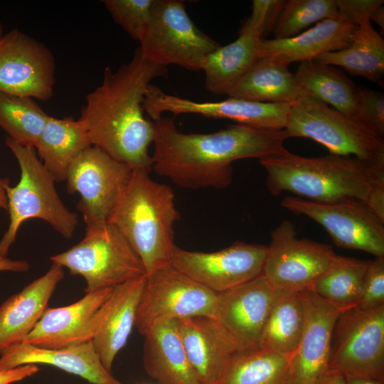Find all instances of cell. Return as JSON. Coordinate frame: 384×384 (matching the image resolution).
<instances>
[{"instance_id": "4", "label": "cell", "mask_w": 384, "mask_h": 384, "mask_svg": "<svg viewBox=\"0 0 384 384\" xmlns=\"http://www.w3.org/2000/svg\"><path fill=\"white\" fill-rule=\"evenodd\" d=\"M179 219L173 189L154 181L149 171L133 170L107 223L123 235L149 275L171 266Z\"/></svg>"}, {"instance_id": "9", "label": "cell", "mask_w": 384, "mask_h": 384, "mask_svg": "<svg viewBox=\"0 0 384 384\" xmlns=\"http://www.w3.org/2000/svg\"><path fill=\"white\" fill-rule=\"evenodd\" d=\"M329 370L384 380V305L341 311L332 333Z\"/></svg>"}, {"instance_id": "7", "label": "cell", "mask_w": 384, "mask_h": 384, "mask_svg": "<svg viewBox=\"0 0 384 384\" xmlns=\"http://www.w3.org/2000/svg\"><path fill=\"white\" fill-rule=\"evenodd\" d=\"M50 260L82 276L85 292L113 288L146 274L143 264L123 235L112 225L86 230L84 238Z\"/></svg>"}, {"instance_id": "40", "label": "cell", "mask_w": 384, "mask_h": 384, "mask_svg": "<svg viewBox=\"0 0 384 384\" xmlns=\"http://www.w3.org/2000/svg\"><path fill=\"white\" fill-rule=\"evenodd\" d=\"M338 12L356 25L370 21L373 13L383 4V0H335Z\"/></svg>"}, {"instance_id": "23", "label": "cell", "mask_w": 384, "mask_h": 384, "mask_svg": "<svg viewBox=\"0 0 384 384\" xmlns=\"http://www.w3.org/2000/svg\"><path fill=\"white\" fill-rule=\"evenodd\" d=\"M63 277V267L53 264L46 274L1 304L0 353L21 343L33 329Z\"/></svg>"}, {"instance_id": "2", "label": "cell", "mask_w": 384, "mask_h": 384, "mask_svg": "<svg viewBox=\"0 0 384 384\" xmlns=\"http://www.w3.org/2000/svg\"><path fill=\"white\" fill-rule=\"evenodd\" d=\"M167 75L166 67L146 60L139 48L117 70L106 67L102 83L87 95L79 117L91 145L132 170L150 172L155 124L145 117L143 101L152 81Z\"/></svg>"}, {"instance_id": "18", "label": "cell", "mask_w": 384, "mask_h": 384, "mask_svg": "<svg viewBox=\"0 0 384 384\" xmlns=\"http://www.w3.org/2000/svg\"><path fill=\"white\" fill-rule=\"evenodd\" d=\"M299 293L304 324L289 357L286 384H316L329 370L332 333L340 311L310 290Z\"/></svg>"}, {"instance_id": "31", "label": "cell", "mask_w": 384, "mask_h": 384, "mask_svg": "<svg viewBox=\"0 0 384 384\" xmlns=\"http://www.w3.org/2000/svg\"><path fill=\"white\" fill-rule=\"evenodd\" d=\"M314 61L341 66L351 75L381 84L384 75V40L370 21H364L358 25L346 48L323 54Z\"/></svg>"}, {"instance_id": "33", "label": "cell", "mask_w": 384, "mask_h": 384, "mask_svg": "<svg viewBox=\"0 0 384 384\" xmlns=\"http://www.w3.org/2000/svg\"><path fill=\"white\" fill-rule=\"evenodd\" d=\"M289 357L260 348L235 353L215 384H286Z\"/></svg>"}, {"instance_id": "43", "label": "cell", "mask_w": 384, "mask_h": 384, "mask_svg": "<svg viewBox=\"0 0 384 384\" xmlns=\"http://www.w3.org/2000/svg\"><path fill=\"white\" fill-rule=\"evenodd\" d=\"M29 268V264L25 260H12L0 255V272H26Z\"/></svg>"}, {"instance_id": "28", "label": "cell", "mask_w": 384, "mask_h": 384, "mask_svg": "<svg viewBox=\"0 0 384 384\" xmlns=\"http://www.w3.org/2000/svg\"><path fill=\"white\" fill-rule=\"evenodd\" d=\"M262 38L256 31L241 27L235 41L209 54L201 70L205 73L206 90L215 95H224L257 59L258 45Z\"/></svg>"}, {"instance_id": "22", "label": "cell", "mask_w": 384, "mask_h": 384, "mask_svg": "<svg viewBox=\"0 0 384 384\" xmlns=\"http://www.w3.org/2000/svg\"><path fill=\"white\" fill-rule=\"evenodd\" d=\"M357 27L338 12L337 16L319 21L292 38L261 39L257 58H271L288 65L314 60L323 54L346 48Z\"/></svg>"}, {"instance_id": "6", "label": "cell", "mask_w": 384, "mask_h": 384, "mask_svg": "<svg viewBox=\"0 0 384 384\" xmlns=\"http://www.w3.org/2000/svg\"><path fill=\"white\" fill-rule=\"evenodd\" d=\"M288 138L311 139L331 154L353 156L384 169V140L357 121L306 95L291 103Z\"/></svg>"}, {"instance_id": "10", "label": "cell", "mask_w": 384, "mask_h": 384, "mask_svg": "<svg viewBox=\"0 0 384 384\" xmlns=\"http://www.w3.org/2000/svg\"><path fill=\"white\" fill-rule=\"evenodd\" d=\"M133 170L100 148L90 146L82 151L69 167L67 191L78 193V210L86 230L102 227L126 188Z\"/></svg>"}, {"instance_id": "26", "label": "cell", "mask_w": 384, "mask_h": 384, "mask_svg": "<svg viewBox=\"0 0 384 384\" xmlns=\"http://www.w3.org/2000/svg\"><path fill=\"white\" fill-rule=\"evenodd\" d=\"M288 66L271 58H257L224 95L259 102L291 103L302 92Z\"/></svg>"}, {"instance_id": "30", "label": "cell", "mask_w": 384, "mask_h": 384, "mask_svg": "<svg viewBox=\"0 0 384 384\" xmlns=\"http://www.w3.org/2000/svg\"><path fill=\"white\" fill-rule=\"evenodd\" d=\"M294 75L302 95L329 104L357 121V87L343 73L334 66L311 60L301 63Z\"/></svg>"}, {"instance_id": "45", "label": "cell", "mask_w": 384, "mask_h": 384, "mask_svg": "<svg viewBox=\"0 0 384 384\" xmlns=\"http://www.w3.org/2000/svg\"><path fill=\"white\" fill-rule=\"evenodd\" d=\"M346 384H384V380L358 378V377H346Z\"/></svg>"}, {"instance_id": "25", "label": "cell", "mask_w": 384, "mask_h": 384, "mask_svg": "<svg viewBox=\"0 0 384 384\" xmlns=\"http://www.w3.org/2000/svg\"><path fill=\"white\" fill-rule=\"evenodd\" d=\"M144 337L143 363L159 384H201L188 361L176 321L154 325Z\"/></svg>"}, {"instance_id": "17", "label": "cell", "mask_w": 384, "mask_h": 384, "mask_svg": "<svg viewBox=\"0 0 384 384\" xmlns=\"http://www.w3.org/2000/svg\"><path fill=\"white\" fill-rule=\"evenodd\" d=\"M274 292L261 274L218 293L212 319L234 346L236 353L259 348Z\"/></svg>"}, {"instance_id": "37", "label": "cell", "mask_w": 384, "mask_h": 384, "mask_svg": "<svg viewBox=\"0 0 384 384\" xmlns=\"http://www.w3.org/2000/svg\"><path fill=\"white\" fill-rule=\"evenodd\" d=\"M357 121L377 136H384V95L368 87H356Z\"/></svg>"}, {"instance_id": "47", "label": "cell", "mask_w": 384, "mask_h": 384, "mask_svg": "<svg viewBox=\"0 0 384 384\" xmlns=\"http://www.w3.org/2000/svg\"><path fill=\"white\" fill-rule=\"evenodd\" d=\"M9 181L8 178L0 179V208L7 210V198L4 189V185Z\"/></svg>"}, {"instance_id": "41", "label": "cell", "mask_w": 384, "mask_h": 384, "mask_svg": "<svg viewBox=\"0 0 384 384\" xmlns=\"http://www.w3.org/2000/svg\"><path fill=\"white\" fill-rule=\"evenodd\" d=\"M37 365H24L11 369H0V384H11L30 377L38 371Z\"/></svg>"}, {"instance_id": "19", "label": "cell", "mask_w": 384, "mask_h": 384, "mask_svg": "<svg viewBox=\"0 0 384 384\" xmlns=\"http://www.w3.org/2000/svg\"><path fill=\"white\" fill-rule=\"evenodd\" d=\"M107 288L86 294L72 304L48 307L23 343L57 349L91 341L98 311L111 294Z\"/></svg>"}, {"instance_id": "3", "label": "cell", "mask_w": 384, "mask_h": 384, "mask_svg": "<svg viewBox=\"0 0 384 384\" xmlns=\"http://www.w3.org/2000/svg\"><path fill=\"white\" fill-rule=\"evenodd\" d=\"M269 192L289 191L309 201L366 203L373 187L384 183V169L353 156L304 157L288 151L260 159Z\"/></svg>"}, {"instance_id": "1", "label": "cell", "mask_w": 384, "mask_h": 384, "mask_svg": "<svg viewBox=\"0 0 384 384\" xmlns=\"http://www.w3.org/2000/svg\"><path fill=\"white\" fill-rule=\"evenodd\" d=\"M151 169L186 189L225 188L233 179L232 164L287 153L285 129H262L231 124L212 133H184L174 118L154 121Z\"/></svg>"}, {"instance_id": "27", "label": "cell", "mask_w": 384, "mask_h": 384, "mask_svg": "<svg viewBox=\"0 0 384 384\" xmlns=\"http://www.w3.org/2000/svg\"><path fill=\"white\" fill-rule=\"evenodd\" d=\"M90 146L87 132L79 119L50 116L35 149L54 181L61 182L65 181L73 161Z\"/></svg>"}, {"instance_id": "38", "label": "cell", "mask_w": 384, "mask_h": 384, "mask_svg": "<svg viewBox=\"0 0 384 384\" xmlns=\"http://www.w3.org/2000/svg\"><path fill=\"white\" fill-rule=\"evenodd\" d=\"M384 305V257L370 260L356 308L363 311Z\"/></svg>"}, {"instance_id": "16", "label": "cell", "mask_w": 384, "mask_h": 384, "mask_svg": "<svg viewBox=\"0 0 384 384\" xmlns=\"http://www.w3.org/2000/svg\"><path fill=\"white\" fill-rule=\"evenodd\" d=\"M291 103H265L234 97L218 102H197L166 93L151 84L143 101V108L152 121L166 112L174 115L196 114L231 119L262 129L282 130L285 129Z\"/></svg>"}, {"instance_id": "14", "label": "cell", "mask_w": 384, "mask_h": 384, "mask_svg": "<svg viewBox=\"0 0 384 384\" xmlns=\"http://www.w3.org/2000/svg\"><path fill=\"white\" fill-rule=\"evenodd\" d=\"M55 73L54 55L43 43L18 28L0 38V92L47 101Z\"/></svg>"}, {"instance_id": "34", "label": "cell", "mask_w": 384, "mask_h": 384, "mask_svg": "<svg viewBox=\"0 0 384 384\" xmlns=\"http://www.w3.org/2000/svg\"><path fill=\"white\" fill-rule=\"evenodd\" d=\"M49 117L34 99L0 92V127L18 144L35 147Z\"/></svg>"}, {"instance_id": "24", "label": "cell", "mask_w": 384, "mask_h": 384, "mask_svg": "<svg viewBox=\"0 0 384 384\" xmlns=\"http://www.w3.org/2000/svg\"><path fill=\"white\" fill-rule=\"evenodd\" d=\"M188 361L201 384H215L224 366L236 351L209 317L176 321Z\"/></svg>"}, {"instance_id": "44", "label": "cell", "mask_w": 384, "mask_h": 384, "mask_svg": "<svg viewBox=\"0 0 384 384\" xmlns=\"http://www.w3.org/2000/svg\"><path fill=\"white\" fill-rule=\"evenodd\" d=\"M316 384H346L345 377L341 373L329 370Z\"/></svg>"}, {"instance_id": "39", "label": "cell", "mask_w": 384, "mask_h": 384, "mask_svg": "<svg viewBox=\"0 0 384 384\" xmlns=\"http://www.w3.org/2000/svg\"><path fill=\"white\" fill-rule=\"evenodd\" d=\"M284 2V0H253L251 14L242 27L253 30L263 38L272 31Z\"/></svg>"}, {"instance_id": "5", "label": "cell", "mask_w": 384, "mask_h": 384, "mask_svg": "<svg viewBox=\"0 0 384 384\" xmlns=\"http://www.w3.org/2000/svg\"><path fill=\"white\" fill-rule=\"evenodd\" d=\"M5 143L18 161L21 178L14 187L4 185L10 223L0 240V255L6 257L22 223L31 218L48 223L65 238H71L78 216L63 203L55 181L37 156L35 147L23 146L6 137Z\"/></svg>"}, {"instance_id": "35", "label": "cell", "mask_w": 384, "mask_h": 384, "mask_svg": "<svg viewBox=\"0 0 384 384\" xmlns=\"http://www.w3.org/2000/svg\"><path fill=\"white\" fill-rule=\"evenodd\" d=\"M338 14L335 0L285 1L272 29L274 38H292L311 24Z\"/></svg>"}, {"instance_id": "11", "label": "cell", "mask_w": 384, "mask_h": 384, "mask_svg": "<svg viewBox=\"0 0 384 384\" xmlns=\"http://www.w3.org/2000/svg\"><path fill=\"white\" fill-rule=\"evenodd\" d=\"M217 294L172 266L158 270L146 275L134 326L142 335L153 326L169 321L212 319Z\"/></svg>"}, {"instance_id": "48", "label": "cell", "mask_w": 384, "mask_h": 384, "mask_svg": "<svg viewBox=\"0 0 384 384\" xmlns=\"http://www.w3.org/2000/svg\"><path fill=\"white\" fill-rule=\"evenodd\" d=\"M4 27H3L2 24L0 23V38L4 35Z\"/></svg>"}, {"instance_id": "42", "label": "cell", "mask_w": 384, "mask_h": 384, "mask_svg": "<svg viewBox=\"0 0 384 384\" xmlns=\"http://www.w3.org/2000/svg\"><path fill=\"white\" fill-rule=\"evenodd\" d=\"M366 206L384 222V183H378L373 187Z\"/></svg>"}, {"instance_id": "46", "label": "cell", "mask_w": 384, "mask_h": 384, "mask_svg": "<svg viewBox=\"0 0 384 384\" xmlns=\"http://www.w3.org/2000/svg\"><path fill=\"white\" fill-rule=\"evenodd\" d=\"M370 20L375 21L380 26L383 33L384 31V8L383 6L373 13Z\"/></svg>"}, {"instance_id": "20", "label": "cell", "mask_w": 384, "mask_h": 384, "mask_svg": "<svg viewBox=\"0 0 384 384\" xmlns=\"http://www.w3.org/2000/svg\"><path fill=\"white\" fill-rule=\"evenodd\" d=\"M146 280L144 274L113 287L97 314L91 342L102 363L110 372L116 356L125 346L134 326Z\"/></svg>"}, {"instance_id": "29", "label": "cell", "mask_w": 384, "mask_h": 384, "mask_svg": "<svg viewBox=\"0 0 384 384\" xmlns=\"http://www.w3.org/2000/svg\"><path fill=\"white\" fill-rule=\"evenodd\" d=\"M304 308L299 292L274 290L259 348L291 356L300 340Z\"/></svg>"}, {"instance_id": "32", "label": "cell", "mask_w": 384, "mask_h": 384, "mask_svg": "<svg viewBox=\"0 0 384 384\" xmlns=\"http://www.w3.org/2000/svg\"><path fill=\"white\" fill-rule=\"evenodd\" d=\"M370 262L336 255L308 290L340 311L356 307Z\"/></svg>"}, {"instance_id": "13", "label": "cell", "mask_w": 384, "mask_h": 384, "mask_svg": "<svg viewBox=\"0 0 384 384\" xmlns=\"http://www.w3.org/2000/svg\"><path fill=\"white\" fill-rule=\"evenodd\" d=\"M281 206L320 224L338 247L384 257V222L361 201L319 203L287 196Z\"/></svg>"}, {"instance_id": "8", "label": "cell", "mask_w": 384, "mask_h": 384, "mask_svg": "<svg viewBox=\"0 0 384 384\" xmlns=\"http://www.w3.org/2000/svg\"><path fill=\"white\" fill-rule=\"evenodd\" d=\"M138 47L147 60L201 71L206 58L220 45L189 17L183 1L155 0L148 29Z\"/></svg>"}, {"instance_id": "15", "label": "cell", "mask_w": 384, "mask_h": 384, "mask_svg": "<svg viewBox=\"0 0 384 384\" xmlns=\"http://www.w3.org/2000/svg\"><path fill=\"white\" fill-rule=\"evenodd\" d=\"M267 252L266 245L245 242L210 252L176 245L171 266L208 289L220 293L260 275Z\"/></svg>"}, {"instance_id": "12", "label": "cell", "mask_w": 384, "mask_h": 384, "mask_svg": "<svg viewBox=\"0 0 384 384\" xmlns=\"http://www.w3.org/2000/svg\"><path fill=\"white\" fill-rule=\"evenodd\" d=\"M336 254L332 247L299 239L294 225L282 220L271 233L262 274L274 290L309 289Z\"/></svg>"}, {"instance_id": "21", "label": "cell", "mask_w": 384, "mask_h": 384, "mask_svg": "<svg viewBox=\"0 0 384 384\" xmlns=\"http://www.w3.org/2000/svg\"><path fill=\"white\" fill-rule=\"evenodd\" d=\"M36 364L55 366L92 384H121L103 366L91 341L57 349L21 342L0 353V369Z\"/></svg>"}, {"instance_id": "36", "label": "cell", "mask_w": 384, "mask_h": 384, "mask_svg": "<svg viewBox=\"0 0 384 384\" xmlns=\"http://www.w3.org/2000/svg\"><path fill=\"white\" fill-rule=\"evenodd\" d=\"M114 21L131 38L140 42L149 26L155 0H105Z\"/></svg>"}]
</instances>
